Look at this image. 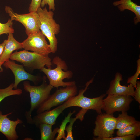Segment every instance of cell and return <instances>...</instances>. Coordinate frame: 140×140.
Masks as SVG:
<instances>
[{
  "instance_id": "obj_1",
  "label": "cell",
  "mask_w": 140,
  "mask_h": 140,
  "mask_svg": "<svg viewBox=\"0 0 140 140\" xmlns=\"http://www.w3.org/2000/svg\"><path fill=\"white\" fill-rule=\"evenodd\" d=\"M40 22V29L48 39L52 53H55L57 49V39L55 35L60 32V25L53 18L54 12L48 11L46 6L44 8L39 7L37 11Z\"/></svg>"
},
{
  "instance_id": "obj_2",
  "label": "cell",
  "mask_w": 140,
  "mask_h": 140,
  "mask_svg": "<svg viewBox=\"0 0 140 140\" xmlns=\"http://www.w3.org/2000/svg\"><path fill=\"white\" fill-rule=\"evenodd\" d=\"M23 85L24 90L29 93L30 99V108L29 111H26L25 115L27 122L33 124L31 113L48 98L50 95L51 91L53 87L45 82L40 86H36L31 85L28 81H25Z\"/></svg>"
},
{
  "instance_id": "obj_3",
  "label": "cell",
  "mask_w": 140,
  "mask_h": 140,
  "mask_svg": "<svg viewBox=\"0 0 140 140\" xmlns=\"http://www.w3.org/2000/svg\"><path fill=\"white\" fill-rule=\"evenodd\" d=\"M93 78L87 82L84 89L80 90L78 95L70 97L63 103L66 109L71 107L76 106L81 107L82 109L87 111L89 110H95L98 114L102 113L103 98L106 94L92 98L85 97L83 95L87 89L88 86L93 82Z\"/></svg>"
},
{
  "instance_id": "obj_4",
  "label": "cell",
  "mask_w": 140,
  "mask_h": 140,
  "mask_svg": "<svg viewBox=\"0 0 140 140\" xmlns=\"http://www.w3.org/2000/svg\"><path fill=\"white\" fill-rule=\"evenodd\" d=\"M10 59L20 62L33 70H41L45 65L48 68H51V59L48 55L29 52L25 50L12 53Z\"/></svg>"
},
{
  "instance_id": "obj_5",
  "label": "cell",
  "mask_w": 140,
  "mask_h": 140,
  "mask_svg": "<svg viewBox=\"0 0 140 140\" xmlns=\"http://www.w3.org/2000/svg\"><path fill=\"white\" fill-rule=\"evenodd\" d=\"M53 63L57 65L55 68L51 69L44 67L41 70L46 75L49 80L50 85L57 88L60 86L65 87L75 85L74 81H63L64 79H69L72 75V72L71 71L65 72L62 70V69L66 70L67 68V66L64 61L57 56L53 59Z\"/></svg>"
},
{
  "instance_id": "obj_6",
  "label": "cell",
  "mask_w": 140,
  "mask_h": 140,
  "mask_svg": "<svg viewBox=\"0 0 140 140\" xmlns=\"http://www.w3.org/2000/svg\"><path fill=\"white\" fill-rule=\"evenodd\" d=\"M117 118L113 114L106 113L98 114L95 122L93 134L96 137L94 140H101L103 138L112 137L115 129Z\"/></svg>"
},
{
  "instance_id": "obj_7",
  "label": "cell",
  "mask_w": 140,
  "mask_h": 140,
  "mask_svg": "<svg viewBox=\"0 0 140 140\" xmlns=\"http://www.w3.org/2000/svg\"><path fill=\"white\" fill-rule=\"evenodd\" d=\"M77 92V89L75 85L57 89L37 109V114L49 110L53 107L61 104L70 97L76 95Z\"/></svg>"
},
{
  "instance_id": "obj_8",
  "label": "cell",
  "mask_w": 140,
  "mask_h": 140,
  "mask_svg": "<svg viewBox=\"0 0 140 140\" xmlns=\"http://www.w3.org/2000/svg\"><path fill=\"white\" fill-rule=\"evenodd\" d=\"M5 12L10 17L11 21L15 20L21 23L25 29V32L28 36L40 31V22L38 15L36 12L25 14H18L15 13L9 6L5 8Z\"/></svg>"
},
{
  "instance_id": "obj_9",
  "label": "cell",
  "mask_w": 140,
  "mask_h": 140,
  "mask_svg": "<svg viewBox=\"0 0 140 140\" xmlns=\"http://www.w3.org/2000/svg\"><path fill=\"white\" fill-rule=\"evenodd\" d=\"M131 96L108 95L103 99V110L106 113L112 114L116 112L127 111L133 100Z\"/></svg>"
},
{
  "instance_id": "obj_10",
  "label": "cell",
  "mask_w": 140,
  "mask_h": 140,
  "mask_svg": "<svg viewBox=\"0 0 140 140\" xmlns=\"http://www.w3.org/2000/svg\"><path fill=\"white\" fill-rule=\"evenodd\" d=\"M23 48L42 54L48 55L51 51L46 40V36L41 31L28 36L22 42Z\"/></svg>"
},
{
  "instance_id": "obj_11",
  "label": "cell",
  "mask_w": 140,
  "mask_h": 140,
  "mask_svg": "<svg viewBox=\"0 0 140 140\" xmlns=\"http://www.w3.org/2000/svg\"><path fill=\"white\" fill-rule=\"evenodd\" d=\"M12 113L11 112L3 115L0 110V132L6 136L8 140H17L18 139L19 136L17 134L16 128L18 124L23 123L22 120L18 118L14 121L8 118V116Z\"/></svg>"
},
{
  "instance_id": "obj_12",
  "label": "cell",
  "mask_w": 140,
  "mask_h": 140,
  "mask_svg": "<svg viewBox=\"0 0 140 140\" xmlns=\"http://www.w3.org/2000/svg\"><path fill=\"white\" fill-rule=\"evenodd\" d=\"M3 64L6 68L10 69L14 75L15 81L13 88L14 89H16L18 84L23 81L29 80L35 83H36L37 80V77L27 72L24 68L23 65L17 64L9 60L5 62Z\"/></svg>"
},
{
  "instance_id": "obj_13",
  "label": "cell",
  "mask_w": 140,
  "mask_h": 140,
  "mask_svg": "<svg viewBox=\"0 0 140 140\" xmlns=\"http://www.w3.org/2000/svg\"><path fill=\"white\" fill-rule=\"evenodd\" d=\"M123 80L122 75L117 72L114 79L110 82L108 89L106 91V94L117 95L130 96L134 97L135 94L134 87L131 83L127 86H122L120 82Z\"/></svg>"
},
{
  "instance_id": "obj_14",
  "label": "cell",
  "mask_w": 140,
  "mask_h": 140,
  "mask_svg": "<svg viewBox=\"0 0 140 140\" xmlns=\"http://www.w3.org/2000/svg\"><path fill=\"white\" fill-rule=\"evenodd\" d=\"M66 108L63 104L54 109L37 114L33 118V124L38 127L41 124L53 125L55 124L57 118Z\"/></svg>"
},
{
  "instance_id": "obj_15",
  "label": "cell",
  "mask_w": 140,
  "mask_h": 140,
  "mask_svg": "<svg viewBox=\"0 0 140 140\" xmlns=\"http://www.w3.org/2000/svg\"><path fill=\"white\" fill-rule=\"evenodd\" d=\"M23 48L22 43L17 41L13 36L12 33L9 34L7 42L0 58V63L3 64L9 60L13 51Z\"/></svg>"
},
{
  "instance_id": "obj_16",
  "label": "cell",
  "mask_w": 140,
  "mask_h": 140,
  "mask_svg": "<svg viewBox=\"0 0 140 140\" xmlns=\"http://www.w3.org/2000/svg\"><path fill=\"white\" fill-rule=\"evenodd\" d=\"M114 6H117L121 11L128 10L133 12L136 15L134 22L135 24L140 22V6L134 3L131 0H120L113 3Z\"/></svg>"
},
{
  "instance_id": "obj_17",
  "label": "cell",
  "mask_w": 140,
  "mask_h": 140,
  "mask_svg": "<svg viewBox=\"0 0 140 140\" xmlns=\"http://www.w3.org/2000/svg\"><path fill=\"white\" fill-rule=\"evenodd\" d=\"M52 126L45 124H41L39 125L41 133V140L54 139L56 134L58 132L59 128H57L52 131Z\"/></svg>"
},
{
  "instance_id": "obj_18",
  "label": "cell",
  "mask_w": 140,
  "mask_h": 140,
  "mask_svg": "<svg viewBox=\"0 0 140 140\" xmlns=\"http://www.w3.org/2000/svg\"><path fill=\"white\" fill-rule=\"evenodd\" d=\"M116 118L115 129L118 130L131 125L137 121L134 117L128 115L127 111L122 112Z\"/></svg>"
},
{
  "instance_id": "obj_19",
  "label": "cell",
  "mask_w": 140,
  "mask_h": 140,
  "mask_svg": "<svg viewBox=\"0 0 140 140\" xmlns=\"http://www.w3.org/2000/svg\"><path fill=\"white\" fill-rule=\"evenodd\" d=\"M117 136L133 135L136 137L140 135V122L137 121L134 124L123 128L118 130L116 132Z\"/></svg>"
},
{
  "instance_id": "obj_20",
  "label": "cell",
  "mask_w": 140,
  "mask_h": 140,
  "mask_svg": "<svg viewBox=\"0 0 140 140\" xmlns=\"http://www.w3.org/2000/svg\"><path fill=\"white\" fill-rule=\"evenodd\" d=\"M13 83H12L5 88L0 89V102L7 97L14 95H19L22 93L21 89H13Z\"/></svg>"
},
{
  "instance_id": "obj_21",
  "label": "cell",
  "mask_w": 140,
  "mask_h": 140,
  "mask_svg": "<svg viewBox=\"0 0 140 140\" xmlns=\"http://www.w3.org/2000/svg\"><path fill=\"white\" fill-rule=\"evenodd\" d=\"M86 111L82 109L76 115L75 117L70 119L69 124L66 127L65 130L67 132V135L65 140H73L74 139L72 135V130L73 124L75 121L78 119L81 121L83 120L84 115Z\"/></svg>"
},
{
  "instance_id": "obj_22",
  "label": "cell",
  "mask_w": 140,
  "mask_h": 140,
  "mask_svg": "<svg viewBox=\"0 0 140 140\" xmlns=\"http://www.w3.org/2000/svg\"><path fill=\"white\" fill-rule=\"evenodd\" d=\"M75 112V110L73 111L72 112L70 111L68 114L67 117L65 118L62 122L60 128H59L58 134L55 139L59 140L63 138L64 140H65L66 137L65 130L66 125L68 122H69L71 116Z\"/></svg>"
},
{
  "instance_id": "obj_23",
  "label": "cell",
  "mask_w": 140,
  "mask_h": 140,
  "mask_svg": "<svg viewBox=\"0 0 140 140\" xmlns=\"http://www.w3.org/2000/svg\"><path fill=\"white\" fill-rule=\"evenodd\" d=\"M13 24L12 21L10 19L5 23L0 22V35L4 34L14 33V30L13 27Z\"/></svg>"
},
{
  "instance_id": "obj_24",
  "label": "cell",
  "mask_w": 140,
  "mask_h": 140,
  "mask_svg": "<svg viewBox=\"0 0 140 140\" xmlns=\"http://www.w3.org/2000/svg\"><path fill=\"white\" fill-rule=\"evenodd\" d=\"M137 68L136 72L131 77L129 78L127 81V83H131L135 88L138 76L140 74V59L139 58L137 60Z\"/></svg>"
},
{
  "instance_id": "obj_25",
  "label": "cell",
  "mask_w": 140,
  "mask_h": 140,
  "mask_svg": "<svg viewBox=\"0 0 140 140\" xmlns=\"http://www.w3.org/2000/svg\"><path fill=\"white\" fill-rule=\"evenodd\" d=\"M136 137L133 135L125 136H117L115 137L103 138L101 140H134Z\"/></svg>"
},
{
  "instance_id": "obj_26",
  "label": "cell",
  "mask_w": 140,
  "mask_h": 140,
  "mask_svg": "<svg viewBox=\"0 0 140 140\" xmlns=\"http://www.w3.org/2000/svg\"><path fill=\"white\" fill-rule=\"evenodd\" d=\"M42 0H31L28 10L30 12H36L38 9L40 7Z\"/></svg>"
},
{
  "instance_id": "obj_27",
  "label": "cell",
  "mask_w": 140,
  "mask_h": 140,
  "mask_svg": "<svg viewBox=\"0 0 140 140\" xmlns=\"http://www.w3.org/2000/svg\"><path fill=\"white\" fill-rule=\"evenodd\" d=\"M48 4L49 10L54 11L55 10L54 0H42L40 4L41 8L44 7L45 5Z\"/></svg>"
},
{
  "instance_id": "obj_28",
  "label": "cell",
  "mask_w": 140,
  "mask_h": 140,
  "mask_svg": "<svg viewBox=\"0 0 140 140\" xmlns=\"http://www.w3.org/2000/svg\"><path fill=\"white\" fill-rule=\"evenodd\" d=\"M136 90L135 91L134 97L135 100L140 103V82L137 81L136 85Z\"/></svg>"
},
{
  "instance_id": "obj_29",
  "label": "cell",
  "mask_w": 140,
  "mask_h": 140,
  "mask_svg": "<svg viewBox=\"0 0 140 140\" xmlns=\"http://www.w3.org/2000/svg\"><path fill=\"white\" fill-rule=\"evenodd\" d=\"M7 40H5L0 44V58L3 53L5 46L7 42Z\"/></svg>"
},
{
  "instance_id": "obj_30",
  "label": "cell",
  "mask_w": 140,
  "mask_h": 140,
  "mask_svg": "<svg viewBox=\"0 0 140 140\" xmlns=\"http://www.w3.org/2000/svg\"><path fill=\"white\" fill-rule=\"evenodd\" d=\"M3 64H2L0 63V72H2L3 71V69L1 67V66Z\"/></svg>"
}]
</instances>
